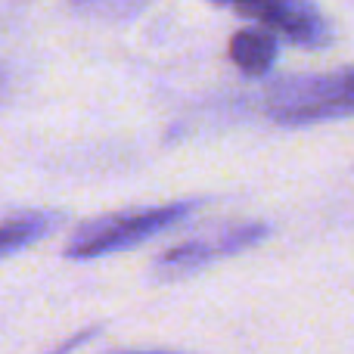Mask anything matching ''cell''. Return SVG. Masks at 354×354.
<instances>
[{
	"label": "cell",
	"instance_id": "obj_5",
	"mask_svg": "<svg viewBox=\"0 0 354 354\" xmlns=\"http://www.w3.org/2000/svg\"><path fill=\"white\" fill-rule=\"evenodd\" d=\"M230 62L245 75H264L270 66L277 62V37L274 31H255V28H243L230 37Z\"/></svg>",
	"mask_w": 354,
	"mask_h": 354
},
{
	"label": "cell",
	"instance_id": "obj_1",
	"mask_svg": "<svg viewBox=\"0 0 354 354\" xmlns=\"http://www.w3.org/2000/svg\"><path fill=\"white\" fill-rule=\"evenodd\" d=\"M196 205H199L196 199H180V202H165V205L140 208V212L103 214V218L78 227L75 236L66 243L62 255L68 261H93V258L134 249V245L147 243V239L159 236V233L177 227L180 221H187Z\"/></svg>",
	"mask_w": 354,
	"mask_h": 354
},
{
	"label": "cell",
	"instance_id": "obj_2",
	"mask_svg": "<svg viewBox=\"0 0 354 354\" xmlns=\"http://www.w3.org/2000/svg\"><path fill=\"white\" fill-rule=\"evenodd\" d=\"M264 112L286 128L348 118L354 115V68L283 81L268 91Z\"/></svg>",
	"mask_w": 354,
	"mask_h": 354
},
{
	"label": "cell",
	"instance_id": "obj_9",
	"mask_svg": "<svg viewBox=\"0 0 354 354\" xmlns=\"http://www.w3.org/2000/svg\"><path fill=\"white\" fill-rule=\"evenodd\" d=\"M75 3H91V0H75Z\"/></svg>",
	"mask_w": 354,
	"mask_h": 354
},
{
	"label": "cell",
	"instance_id": "obj_7",
	"mask_svg": "<svg viewBox=\"0 0 354 354\" xmlns=\"http://www.w3.org/2000/svg\"><path fill=\"white\" fill-rule=\"evenodd\" d=\"M93 336V330H87V333H81V336H75V339H68V342L66 345H62V348H56L53 354H68V351H72V348H78V345H84L87 342V339H91Z\"/></svg>",
	"mask_w": 354,
	"mask_h": 354
},
{
	"label": "cell",
	"instance_id": "obj_4",
	"mask_svg": "<svg viewBox=\"0 0 354 354\" xmlns=\"http://www.w3.org/2000/svg\"><path fill=\"white\" fill-rule=\"evenodd\" d=\"M214 3L233 10L236 16L255 19L261 28L289 37L308 50L330 44V25L311 0H214Z\"/></svg>",
	"mask_w": 354,
	"mask_h": 354
},
{
	"label": "cell",
	"instance_id": "obj_6",
	"mask_svg": "<svg viewBox=\"0 0 354 354\" xmlns=\"http://www.w3.org/2000/svg\"><path fill=\"white\" fill-rule=\"evenodd\" d=\"M59 214L53 212H22V214H10L0 227V252L3 258H12L16 252L28 249V245L41 243L56 224H59Z\"/></svg>",
	"mask_w": 354,
	"mask_h": 354
},
{
	"label": "cell",
	"instance_id": "obj_8",
	"mask_svg": "<svg viewBox=\"0 0 354 354\" xmlns=\"http://www.w3.org/2000/svg\"><path fill=\"white\" fill-rule=\"evenodd\" d=\"M112 354H177V351H112Z\"/></svg>",
	"mask_w": 354,
	"mask_h": 354
},
{
	"label": "cell",
	"instance_id": "obj_3",
	"mask_svg": "<svg viewBox=\"0 0 354 354\" xmlns=\"http://www.w3.org/2000/svg\"><path fill=\"white\" fill-rule=\"evenodd\" d=\"M270 236V224L264 221H243V224H230L218 230L214 236H193L183 243L165 249L156 258L153 274L162 280H177V277H189L196 270L208 268L218 258H230L239 252H249L252 245L264 243Z\"/></svg>",
	"mask_w": 354,
	"mask_h": 354
}]
</instances>
